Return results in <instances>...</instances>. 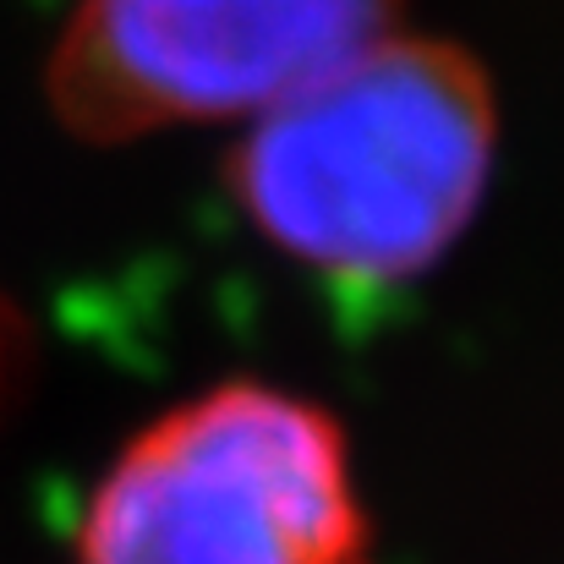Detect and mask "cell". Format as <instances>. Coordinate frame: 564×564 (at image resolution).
I'll use <instances>...</instances> for the list:
<instances>
[{
	"instance_id": "obj_1",
	"label": "cell",
	"mask_w": 564,
	"mask_h": 564,
	"mask_svg": "<svg viewBox=\"0 0 564 564\" xmlns=\"http://www.w3.org/2000/svg\"><path fill=\"white\" fill-rule=\"evenodd\" d=\"M499 132L482 61L394 28L247 121L225 176L280 258L340 285H400L477 225Z\"/></svg>"
},
{
	"instance_id": "obj_3",
	"label": "cell",
	"mask_w": 564,
	"mask_h": 564,
	"mask_svg": "<svg viewBox=\"0 0 564 564\" xmlns=\"http://www.w3.org/2000/svg\"><path fill=\"white\" fill-rule=\"evenodd\" d=\"M400 28V0H77L44 88L88 143L258 121Z\"/></svg>"
},
{
	"instance_id": "obj_2",
	"label": "cell",
	"mask_w": 564,
	"mask_h": 564,
	"mask_svg": "<svg viewBox=\"0 0 564 564\" xmlns=\"http://www.w3.org/2000/svg\"><path fill=\"white\" fill-rule=\"evenodd\" d=\"M357 455L313 394L230 378L143 422L105 466L77 564H362Z\"/></svg>"
}]
</instances>
